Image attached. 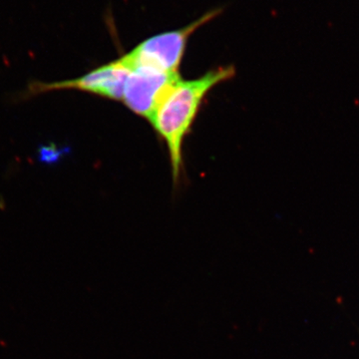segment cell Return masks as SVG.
I'll use <instances>...</instances> for the list:
<instances>
[{
    "label": "cell",
    "instance_id": "6da1fadb",
    "mask_svg": "<svg viewBox=\"0 0 359 359\" xmlns=\"http://www.w3.org/2000/svg\"><path fill=\"white\" fill-rule=\"evenodd\" d=\"M233 66L219 67L193 80L179 77L161 99L150 120L166 143L174 183H178L183 168V144L190 133L205 97L214 87L235 76Z\"/></svg>",
    "mask_w": 359,
    "mask_h": 359
},
{
    "label": "cell",
    "instance_id": "7a4b0ae2",
    "mask_svg": "<svg viewBox=\"0 0 359 359\" xmlns=\"http://www.w3.org/2000/svg\"><path fill=\"white\" fill-rule=\"evenodd\" d=\"M219 13L221 9H214L185 27L149 37L125 54L122 59L130 68L146 67L168 74H179L189 39L194 32L217 18Z\"/></svg>",
    "mask_w": 359,
    "mask_h": 359
},
{
    "label": "cell",
    "instance_id": "3957f363",
    "mask_svg": "<svg viewBox=\"0 0 359 359\" xmlns=\"http://www.w3.org/2000/svg\"><path fill=\"white\" fill-rule=\"evenodd\" d=\"M131 68L121 58L99 66L95 69L75 79L42 82L32 80L25 90L16 94L15 101L23 102L42 94L63 90H77L85 93L103 97L110 100L122 101L125 83Z\"/></svg>",
    "mask_w": 359,
    "mask_h": 359
},
{
    "label": "cell",
    "instance_id": "277c9868",
    "mask_svg": "<svg viewBox=\"0 0 359 359\" xmlns=\"http://www.w3.org/2000/svg\"><path fill=\"white\" fill-rule=\"evenodd\" d=\"M180 74H168L146 67H132L123 92L122 102L135 114L150 121L161 99Z\"/></svg>",
    "mask_w": 359,
    "mask_h": 359
},
{
    "label": "cell",
    "instance_id": "5b68a950",
    "mask_svg": "<svg viewBox=\"0 0 359 359\" xmlns=\"http://www.w3.org/2000/svg\"><path fill=\"white\" fill-rule=\"evenodd\" d=\"M65 153V149H58L54 144H51V145L39 146L37 156H39V162L52 165L57 163Z\"/></svg>",
    "mask_w": 359,
    "mask_h": 359
}]
</instances>
